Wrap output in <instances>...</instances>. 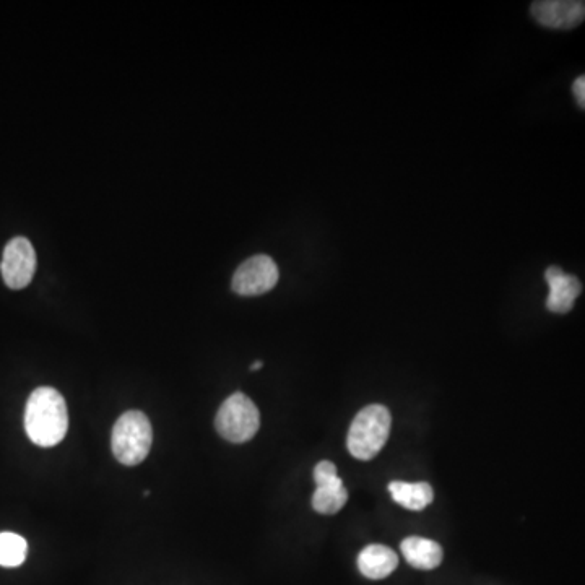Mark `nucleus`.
Masks as SVG:
<instances>
[{"label": "nucleus", "instance_id": "1a4fd4ad", "mask_svg": "<svg viewBox=\"0 0 585 585\" xmlns=\"http://www.w3.org/2000/svg\"><path fill=\"white\" fill-rule=\"evenodd\" d=\"M545 280L550 285V295L546 299V309L555 314H566L574 308L576 299L582 291V285L574 275L551 265L545 272Z\"/></svg>", "mask_w": 585, "mask_h": 585}, {"label": "nucleus", "instance_id": "0eeeda50", "mask_svg": "<svg viewBox=\"0 0 585 585\" xmlns=\"http://www.w3.org/2000/svg\"><path fill=\"white\" fill-rule=\"evenodd\" d=\"M316 491L312 496V507L319 514H337L347 504L348 493L337 475V467L329 460H322L314 468Z\"/></svg>", "mask_w": 585, "mask_h": 585}, {"label": "nucleus", "instance_id": "ddd939ff", "mask_svg": "<svg viewBox=\"0 0 585 585\" xmlns=\"http://www.w3.org/2000/svg\"><path fill=\"white\" fill-rule=\"evenodd\" d=\"M28 545L26 540L17 533H0V566L17 568L26 559Z\"/></svg>", "mask_w": 585, "mask_h": 585}, {"label": "nucleus", "instance_id": "9b49d317", "mask_svg": "<svg viewBox=\"0 0 585 585\" xmlns=\"http://www.w3.org/2000/svg\"><path fill=\"white\" fill-rule=\"evenodd\" d=\"M402 555L407 559V563L415 569L421 571H431L438 568L442 563V548L439 543L428 540V538L408 537L400 545Z\"/></svg>", "mask_w": 585, "mask_h": 585}, {"label": "nucleus", "instance_id": "20e7f679", "mask_svg": "<svg viewBox=\"0 0 585 585\" xmlns=\"http://www.w3.org/2000/svg\"><path fill=\"white\" fill-rule=\"evenodd\" d=\"M215 428L221 438L234 444L251 441L260 428L259 408L247 395L236 392L221 403Z\"/></svg>", "mask_w": 585, "mask_h": 585}, {"label": "nucleus", "instance_id": "4468645a", "mask_svg": "<svg viewBox=\"0 0 585 585\" xmlns=\"http://www.w3.org/2000/svg\"><path fill=\"white\" fill-rule=\"evenodd\" d=\"M572 90H574V96H576L577 104L581 106L582 109L585 108V77L581 75V77L576 78V82L572 85Z\"/></svg>", "mask_w": 585, "mask_h": 585}, {"label": "nucleus", "instance_id": "6e6552de", "mask_svg": "<svg viewBox=\"0 0 585 585\" xmlns=\"http://www.w3.org/2000/svg\"><path fill=\"white\" fill-rule=\"evenodd\" d=\"M530 12L546 28L572 30L584 22L585 4L582 0H542L533 2Z\"/></svg>", "mask_w": 585, "mask_h": 585}, {"label": "nucleus", "instance_id": "f03ea898", "mask_svg": "<svg viewBox=\"0 0 585 585\" xmlns=\"http://www.w3.org/2000/svg\"><path fill=\"white\" fill-rule=\"evenodd\" d=\"M392 416L384 405L364 407L348 431L347 446L358 460H371L381 452L389 439Z\"/></svg>", "mask_w": 585, "mask_h": 585}, {"label": "nucleus", "instance_id": "f257e3e1", "mask_svg": "<svg viewBox=\"0 0 585 585\" xmlns=\"http://www.w3.org/2000/svg\"><path fill=\"white\" fill-rule=\"evenodd\" d=\"M25 429L36 446L54 447L69 429V412L61 392L52 387H38L25 408Z\"/></svg>", "mask_w": 585, "mask_h": 585}, {"label": "nucleus", "instance_id": "39448f33", "mask_svg": "<svg viewBox=\"0 0 585 585\" xmlns=\"http://www.w3.org/2000/svg\"><path fill=\"white\" fill-rule=\"evenodd\" d=\"M280 272L272 257L259 254L239 265L231 288L239 296H260L277 286Z\"/></svg>", "mask_w": 585, "mask_h": 585}, {"label": "nucleus", "instance_id": "9d476101", "mask_svg": "<svg viewBox=\"0 0 585 585\" xmlns=\"http://www.w3.org/2000/svg\"><path fill=\"white\" fill-rule=\"evenodd\" d=\"M399 566V556L389 546L369 545L358 556V569L361 574L373 581L386 579Z\"/></svg>", "mask_w": 585, "mask_h": 585}, {"label": "nucleus", "instance_id": "7ed1b4c3", "mask_svg": "<svg viewBox=\"0 0 585 585\" xmlns=\"http://www.w3.org/2000/svg\"><path fill=\"white\" fill-rule=\"evenodd\" d=\"M153 429L145 413L130 410L116 421L113 428V454L117 462L127 467L142 464L150 454Z\"/></svg>", "mask_w": 585, "mask_h": 585}, {"label": "nucleus", "instance_id": "f8f14e48", "mask_svg": "<svg viewBox=\"0 0 585 585\" xmlns=\"http://www.w3.org/2000/svg\"><path fill=\"white\" fill-rule=\"evenodd\" d=\"M389 493L395 503L410 511H423L434 499L433 488L425 481L423 483L390 481Z\"/></svg>", "mask_w": 585, "mask_h": 585}, {"label": "nucleus", "instance_id": "2eb2a0df", "mask_svg": "<svg viewBox=\"0 0 585 585\" xmlns=\"http://www.w3.org/2000/svg\"><path fill=\"white\" fill-rule=\"evenodd\" d=\"M262 366H264V363H262V361H256V363L252 364L251 371H257V369L262 368Z\"/></svg>", "mask_w": 585, "mask_h": 585}, {"label": "nucleus", "instance_id": "423d86ee", "mask_svg": "<svg viewBox=\"0 0 585 585\" xmlns=\"http://www.w3.org/2000/svg\"><path fill=\"white\" fill-rule=\"evenodd\" d=\"M0 272L5 285L12 290H22L30 285L36 272V252L26 238H13L4 249Z\"/></svg>", "mask_w": 585, "mask_h": 585}]
</instances>
